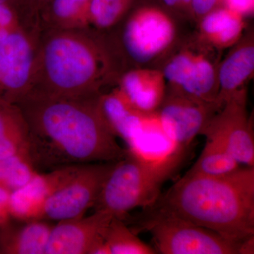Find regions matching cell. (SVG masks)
Here are the masks:
<instances>
[{
    "label": "cell",
    "mask_w": 254,
    "mask_h": 254,
    "mask_svg": "<svg viewBox=\"0 0 254 254\" xmlns=\"http://www.w3.org/2000/svg\"><path fill=\"white\" fill-rule=\"evenodd\" d=\"M98 97L27 95L17 103L27 122L28 154L37 170L111 163L126 155L100 113Z\"/></svg>",
    "instance_id": "1"
},
{
    "label": "cell",
    "mask_w": 254,
    "mask_h": 254,
    "mask_svg": "<svg viewBox=\"0 0 254 254\" xmlns=\"http://www.w3.org/2000/svg\"><path fill=\"white\" fill-rule=\"evenodd\" d=\"M48 30L37 42L33 81L27 95L95 98L118 78V63L111 50L87 28Z\"/></svg>",
    "instance_id": "2"
},
{
    "label": "cell",
    "mask_w": 254,
    "mask_h": 254,
    "mask_svg": "<svg viewBox=\"0 0 254 254\" xmlns=\"http://www.w3.org/2000/svg\"><path fill=\"white\" fill-rule=\"evenodd\" d=\"M153 206L242 244L254 236V167L218 176L185 175Z\"/></svg>",
    "instance_id": "3"
},
{
    "label": "cell",
    "mask_w": 254,
    "mask_h": 254,
    "mask_svg": "<svg viewBox=\"0 0 254 254\" xmlns=\"http://www.w3.org/2000/svg\"><path fill=\"white\" fill-rule=\"evenodd\" d=\"M185 156V150L176 148L163 160H152L127 150L107 175L95 210L108 212L124 220L133 209L153 207L163 184L181 166Z\"/></svg>",
    "instance_id": "4"
},
{
    "label": "cell",
    "mask_w": 254,
    "mask_h": 254,
    "mask_svg": "<svg viewBox=\"0 0 254 254\" xmlns=\"http://www.w3.org/2000/svg\"><path fill=\"white\" fill-rule=\"evenodd\" d=\"M145 229L162 254H240L241 245L216 232L155 208Z\"/></svg>",
    "instance_id": "5"
},
{
    "label": "cell",
    "mask_w": 254,
    "mask_h": 254,
    "mask_svg": "<svg viewBox=\"0 0 254 254\" xmlns=\"http://www.w3.org/2000/svg\"><path fill=\"white\" fill-rule=\"evenodd\" d=\"M176 26L161 8L144 6L135 10L127 20L123 43L127 54L139 64L151 63L173 45Z\"/></svg>",
    "instance_id": "6"
},
{
    "label": "cell",
    "mask_w": 254,
    "mask_h": 254,
    "mask_svg": "<svg viewBox=\"0 0 254 254\" xmlns=\"http://www.w3.org/2000/svg\"><path fill=\"white\" fill-rule=\"evenodd\" d=\"M24 27L0 36V99L19 103L32 86L38 40Z\"/></svg>",
    "instance_id": "7"
},
{
    "label": "cell",
    "mask_w": 254,
    "mask_h": 254,
    "mask_svg": "<svg viewBox=\"0 0 254 254\" xmlns=\"http://www.w3.org/2000/svg\"><path fill=\"white\" fill-rule=\"evenodd\" d=\"M115 162L79 166L63 187L47 200L41 220H62L84 216L95 201Z\"/></svg>",
    "instance_id": "8"
},
{
    "label": "cell",
    "mask_w": 254,
    "mask_h": 254,
    "mask_svg": "<svg viewBox=\"0 0 254 254\" xmlns=\"http://www.w3.org/2000/svg\"><path fill=\"white\" fill-rule=\"evenodd\" d=\"M220 108L216 103L170 89L156 113L165 136L177 149L185 150L195 137L203 134Z\"/></svg>",
    "instance_id": "9"
},
{
    "label": "cell",
    "mask_w": 254,
    "mask_h": 254,
    "mask_svg": "<svg viewBox=\"0 0 254 254\" xmlns=\"http://www.w3.org/2000/svg\"><path fill=\"white\" fill-rule=\"evenodd\" d=\"M218 68L203 50L187 47L169 60L163 73L170 89L218 105Z\"/></svg>",
    "instance_id": "10"
},
{
    "label": "cell",
    "mask_w": 254,
    "mask_h": 254,
    "mask_svg": "<svg viewBox=\"0 0 254 254\" xmlns=\"http://www.w3.org/2000/svg\"><path fill=\"white\" fill-rule=\"evenodd\" d=\"M113 216L95 210L89 216L62 220L53 225L45 254H110L105 234Z\"/></svg>",
    "instance_id": "11"
},
{
    "label": "cell",
    "mask_w": 254,
    "mask_h": 254,
    "mask_svg": "<svg viewBox=\"0 0 254 254\" xmlns=\"http://www.w3.org/2000/svg\"><path fill=\"white\" fill-rule=\"evenodd\" d=\"M247 106L245 88L225 101L202 135L210 133L220 137L241 165L254 167L253 122Z\"/></svg>",
    "instance_id": "12"
},
{
    "label": "cell",
    "mask_w": 254,
    "mask_h": 254,
    "mask_svg": "<svg viewBox=\"0 0 254 254\" xmlns=\"http://www.w3.org/2000/svg\"><path fill=\"white\" fill-rule=\"evenodd\" d=\"M81 165L64 167L50 173H38L24 187L11 192V218L17 221L41 220L47 200L73 176Z\"/></svg>",
    "instance_id": "13"
},
{
    "label": "cell",
    "mask_w": 254,
    "mask_h": 254,
    "mask_svg": "<svg viewBox=\"0 0 254 254\" xmlns=\"http://www.w3.org/2000/svg\"><path fill=\"white\" fill-rule=\"evenodd\" d=\"M230 53L218 68V95L220 108L232 95L246 88L254 72L253 32L244 34L232 47Z\"/></svg>",
    "instance_id": "14"
},
{
    "label": "cell",
    "mask_w": 254,
    "mask_h": 254,
    "mask_svg": "<svg viewBox=\"0 0 254 254\" xmlns=\"http://www.w3.org/2000/svg\"><path fill=\"white\" fill-rule=\"evenodd\" d=\"M119 88L141 113H156L167 93V81L161 70L138 68L119 78Z\"/></svg>",
    "instance_id": "15"
},
{
    "label": "cell",
    "mask_w": 254,
    "mask_h": 254,
    "mask_svg": "<svg viewBox=\"0 0 254 254\" xmlns=\"http://www.w3.org/2000/svg\"><path fill=\"white\" fill-rule=\"evenodd\" d=\"M98 108L113 134L129 145L136 139L150 115L136 109L119 87L98 97Z\"/></svg>",
    "instance_id": "16"
},
{
    "label": "cell",
    "mask_w": 254,
    "mask_h": 254,
    "mask_svg": "<svg viewBox=\"0 0 254 254\" xmlns=\"http://www.w3.org/2000/svg\"><path fill=\"white\" fill-rule=\"evenodd\" d=\"M245 19L225 6H218L198 21L200 39L217 50L232 48L245 34Z\"/></svg>",
    "instance_id": "17"
},
{
    "label": "cell",
    "mask_w": 254,
    "mask_h": 254,
    "mask_svg": "<svg viewBox=\"0 0 254 254\" xmlns=\"http://www.w3.org/2000/svg\"><path fill=\"white\" fill-rule=\"evenodd\" d=\"M0 227V252L7 254H45L53 225L45 220Z\"/></svg>",
    "instance_id": "18"
},
{
    "label": "cell",
    "mask_w": 254,
    "mask_h": 254,
    "mask_svg": "<svg viewBox=\"0 0 254 254\" xmlns=\"http://www.w3.org/2000/svg\"><path fill=\"white\" fill-rule=\"evenodd\" d=\"M29 129L16 103L0 99V160L27 151Z\"/></svg>",
    "instance_id": "19"
},
{
    "label": "cell",
    "mask_w": 254,
    "mask_h": 254,
    "mask_svg": "<svg viewBox=\"0 0 254 254\" xmlns=\"http://www.w3.org/2000/svg\"><path fill=\"white\" fill-rule=\"evenodd\" d=\"M91 0H52L41 16L48 29H86L90 26Z\"/></svg>",
    "instance_id": "20"
},
{
    "label": "cell",
    "mask_w": 254,
    "mask_h": 254,
    "mask_svg": "<svg viewBox=\"0 0 254 254\" xmlns=\"http://www.w3.org/2000/svg\"><path fill=\"white\" fill-rule=\"evenodd\" d=\"M203 136L206 138L204 148L186 175L218 176L240 168V164L220 137L210 133Z\"/></svg>",
    "instance_id": "21"
},
{
    "label": "cell",
    "mask_w": 254,
    "mask_h": 254,
    "mask_svg": "<svg viewBox=\"0 0 254 254\" xmlns=\"http://www.w3.org/2000/svg\"><path fill=\"white\" fill-rule=\"evenodd\" d=\"M110 254H155L156 251L130 230L124 220L113 217L105 234Z\"/></svg>",
    "instance_id": "22"
},
{
    "label": "cell",
    "mask_w": 254,
    "mask_h": 254,
    "mask_svg": "<svg viewBox=\"0 0 254 254\" xmlns=\"http://www.w3.org/2000/svg\"><path fill=\"white\" fill-rule=\"evenodd\" d=\"M38 173L28 152L16 153L0 160V186L14 191L27 185Z\"/></svg>",
    "instance_id": "23"
},
{
    "label": "cell",
    "mask_w": 254,
    "mask_h": 254,
    "mask_svg": "<svg viewBox=\"0 0 254 254\" xmlns=\"http://www.w3.org/2000/svg\"><path fill=\"white\" fill-rule=\"evenodd\" d=\"M135 0H91L90 26L105 30L115 26L126 15Z\"/></svg>",
    "instance_id": "24"
},
{
    "label": "cell",
    "mask_w": 254,
    "mask_h": 254,
    "mask_svg": "<svg viewBox=\"0 0 254 254\" xmlns=\"http://www.w3.org/2000/svg\"><path fill=\"white\" fill-rule=\"evenodd\" d=\"M52 0H26L25 20L32 23L34 31L41 27L42 15Z\"/></svg>",
    "instance_id": "25"
},
{
    "label": "cell",
    "mask_w": 254,
    "mask_h": 254,
    "mask_svg": "<svg viewBox=\"0 0 254 254\" xmlns=\"http://www.w3.org/2000/svg\"><path fill=\"white\" fill-rule=\"evenodd\" d=\"M220 6H225L245 18L254 13V0H220Z\"/></svg>",
    "instance_id": "26"
},
{
    "label": "cell",
    "mask_w": 254,
    "mask_h": 254,
    "mask_svg": "<svg viewBox=\"0 0 254 254\" xmlns=\"http://www.w3.org/2000/svg\"><path fill=\"white\" fill-rule=\"evenodd\" d=\"M220 6V0H190V15L199 21L205 15Z\"/></svg>",
    "instance_id": "27"
},
{
    "label": "cell",
    "mask_w": 254,
    "mask_h": 254,
    "mask_svg": "<svg viewBox=\"0 0 254 254\" xmlns=\"http://www.w3.org/2000/svg\"><path fill=\"white\" fill-rule=\"evenodd\" d=\"M11 193L9 190L0 186V227L7 223L11 218L9 210Z\"/></svg>",
    "instance_id": "28"
},
{
    "label": "cell",
    "mask_w": 254,
    "mask_h": 254,
    "mask_svg": "<svg viewBox=\"0 0 254 254\" xmlns=\"http://www.w3.org/2000/svg\"><path fill=\"white\" fill-rule=\"evenodd\" d=\"M0 4L6 5L14 10L23 24L26 17V0H0Z\"/></svg>",
    "instance_id": "29"
},
{
    "label": "cell",
    "mask_w": 254,
    "mask_h": 254,
    "mask_svg": "<svg viewBox=\"0 0 254 254\" xmlns=\"http://www.w3.org/2000/svg\"><path fill=\"white\" fill-rule=\"evenodd\" d=\"M162 1L169 9L190 15V0H162Z\"/></svg>",
    "instance_id": "30"
}]
</instances>
